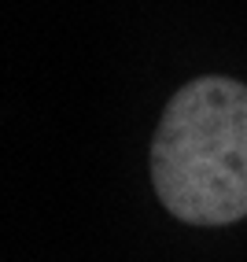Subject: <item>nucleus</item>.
I'll return each mask as SVG.
<instances>
[{
	"label": "nucleus",
	"mask_w": 247,
	"mask_h": 262,
	"mask_svg": "<svg viewBox=\"0 0 247 262\" xmlns=\"http://www.w3.org/2000/svg\"><path fill=\"white\" fill-rule=\"evenodd\" d=\"M151 185L173 218H247V85L207 74L170 96L151 141Z\"/></svg>",
	"instance_id": "obj_1"
}]
</instances>
